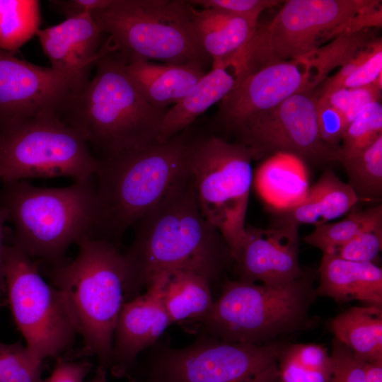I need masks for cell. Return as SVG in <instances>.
Instances as JSON below:
<instances>
[{
  "instance_id": "obj_1",
  "label": "cell",
  "mask_w": 382,
  "mask_h": 382,
  "mask_svg": "<svg viewBox=\"0 0 382 382\" xmlns=\"http://www.w3.org/2000/svg\"><path fill=\"white\" fill-rule=\"evenodd\" d=\"M133 227V241L122 253L125 302L161 274L191 271L212 283L234 265L226 241L203 216L190 177Z\"/></svg>"
},
{
  "instance_id": "obj_2",
  "label": "cell",
  "mask_w": 382,
  "mask_h": 382,
  "mask_svg": "<svg viewBox=\"0 0 382 382\" xmlns=\"http://www.w3.org/2000/svg\"><path fill=\"white\" fill-rule=\"evenodd\" d=\"M189 129L165 142L98 158L95 175L96 212L91 237L115 244L187 180L195 137Z\"/></svg>"
},
{
  "instance_id": "obj_3",
  "label": "cell",
  "mask_w": 382,
  "mask_h": 382,
  "mask_svg": "<svg viewBox=\"0 0 382 382\" xmlns=\"http://www.w3.org/2000/svg\"><path fill=\"white\" fill-rule=\"evenodd\" d=\"M317 274L306 270L281 285L226 279L210 311L187 323L195 324L198 335L224 342L262 345L290 340L318 323L310 314L318 296Z\"/></svg>"
},
{
  "instance_id": "obj_4",
  "label": "cell",
  "mask_w": 382,
  "mask_h": 382,
  "mask_svg": "<svg viewBox=\"0 0 382 382\" xmlns=\"http://www.w3.org/2000/svg\"><path fill=\"white\" fill-rule=\"evenodd\" d=\"M95 66L93 77L72 96L59 115L62 119L103 156L159 143L168 109L144 98L116 51L103 56Z\"/></svg>"
},
{
  "instance_id": "obj_5",
  "label": "cell",
  "mask_w": 382,
  "mask_h": 382,
  "mask_svg": "<svg viewBox=\"0 0 382 382\" xmlns=\"http://www.w3.org/2000/svg\"><path fill=\"white\" fill-rule=\"evenodd\" d=\"M0 207L13 228V245L57 266L70 245L91 236L96 212L93 178L63 187L25 180L3 184Z\"/></svg>"
},
{
  "instance_id": "obj_6",
  "label": "cell",
  "mask_w": 382,
  "mask_h": 382,
  "mask_svg": "<svg viewBox=\"0 0 382 382\" xmlns=\"http://www.w3.org/2000/svg\"><path fill=\"white\" fill-rule=\"evenodd\" d=\"M76 258L54 266V286L62 294L88 352L110 369L114 332L125 300L126 268L116 245L86 236Z\"/></svg>"
},
{
  "instance_id": "obj_7",
  "label": "cell",
  "mask_w": 382,
  "mask_h": 382,
  "mask_svg": "<svg viewBox=\"0 0 382 382\" xmlns=\"http://www.w3.org/2000/svg\"><path fill=\"white\" fill-rule=\"evenodd\" d=\"M192 8L185 0H111L91 14L125 57L206 64L210 58L197 37Z\"/></svg>"
},
{
  "instance_id": "obj_8",
  "label": "cell",
  "mask_w": 382,
  "mask_h": 382,
  "mask_svg": "<svg viewBox=\"0 0 382 382\" xmlns=\"http://www.w3.org/2000/svg\"><path fill=\"white\" fill-rule=\"evenodd\" d=\"M381 4L376 0H289L271 22L258 23L248 43L232 56L238 83L267 64L306 58L341 34L359 13Z\"/></svg>"
},
{
  "instance_id": "obj_9",
  "label": "cell",
  "mask_w": 382,
  "mask_h": 382,
  "mask_svg": "<svg viewBox=\"0 0 382 382\" xmlns=\"http://www.w3.org/2000/svg\"><path fill=\"white\" fill-rule=\"evenodd\" d=\"M253 160L248 147L214 133L195 135L190 146L188 173L198 205L233 257L245 231Z\"/></svg>"
},
{
  "instance_id": "obj_10",
  "label": "cell",
  "mask_w": 382,
  "mask_h": 382,
  "mask_svg": "<svg viewBox=\"0 0 382 382\" xmlns=\"http://www.w3.org/2000/svg\"><path fill=\"white\" fill-rule=\"evenodd\" d=\"M99 159L85 138L56 112H46L0 129V183L29 178H95Z\"/></svg>"
},
{
  "instance_id": "obj_11",
  "label": "cell",
  "mask_w": 382,
  "mask_h": 382,
  "mask_svg": "<svg viewBox=\"0 0 382 382\" xmlns=\"http://www.w3.org/2000/svg\"><path fill=\"white\" fill-rule=\"evenodd\" d=\"M289 342H229L202 334L182 348L158 341L148 349L150 375L153 382H280L279 357Z\"/></svg>"
},
{
  "instance_id": "obj_12",
  "label": "cell",
  "mask_w": 382,
  "mask_h": 382,
  "mask_svg": "<svg viewBox=\"0 0 382 382\" xmlns=\"http://www.w3.org/2000/svg\"><path fill=\"white\" fill-rule=\"evenodd\" d=\"M4 258L11 312L27 349L42 361L59 355L77 333L62 294L42 278L37 265L19 248L6 245Z\"/></svg>"
},
{
  "instance_id": "obj_13",
  "label": "cell",
  "mask_w": 382,
  "mask_h": 382,
  "mask_svg": "<svg viewBox=\"0 0 382 382\" xmlns=\"http://www.w3.org/2000/svg\"><path fill=\"white\" fill-rule=\"evenodd\" d=\"M318 88L298 93L239 126L230 134L248 147L254 160L288 154L305 164L326 166L338 151L325 144L318 127Z\"/></svg>"
},
{
  "instance_id": "obj_14",
  "label": "cell",
  "mask_w": 382,
  "mask_h": 382,
  "mask_svg": "<svg viewBox=\"0 0 382 382\" xmlns=\"http://www.w3.org/2000/svg\"><path fill=\"white\" fill-rule=\"evenodd\" d=\"M89 80L30 63L0 49V129L46 112L59 115Z\"/></svg>"
},
{
  "instance_id": "obj_15",
  "label": "cell",
  "mask_w": 382,
  "mask_h": 382,
  "mask_svg": "<svg viewBox=\"0 0 382 382\" xmlns=\"http://www.w3.org/2000/svg\"><path fill=\"white\" fill-rule=\"evenodd\" d=\"M321 83L318 71L308 58L267 64L244 78L221 100L215 124L231 134L289 97Z\"/></svg>"
},
{
  "instance_id": "obj_16",
  "label": "cell",
  "mask_w": 382,
  "mask_h": 382,
  "mask_svg": "<svg viewBox=\"0 0 382 382\" xmlns=\"http://www.w3.org/2000/svg\"><path fill=\"white\" fill-rule=\"evenodd\" d=\"M299 227L268 228L246 226L233 255L238 280L270 285L285 284L306 272L299 261Z\"/></svg>"
},
{
  "instance_id": "obj_17",
  "label": "cell",
  "mask_w": 382,
  "mask_h": 382,
  "mask_svg": "<svg viewBox=\"0 0 382 382\" xmlns=\"http://www.w3.org/2000/svg\"><path fill=\"white\" fill-rule=\"evenodd\" d=\"M169 273L154 278L146 291L125 302L116 323L110 369L123 376L137 362L140 353L159 341L171 325L163 303Z\"/></svg>"
},
{
  "instance_id": "obj_18",
  "label": "cell",
  "mask_w": 382,
  "mask_h": 382,
  "mask_svg": "<svg viewBox=\"0 0 382 382\" xmlns=\"http://www.w3.org/2000/svg\"><path fill=\"white\" fill-rule=\"evenodd\" d=\"M51 67L64 74L89 80V73L105 54L117 51L91 13L66 18L63 22L36 33Z\"/></svg>"
},
{
  "instance_id": "obj_19",
  "label": "cell",
  "mask_w": 382,
  "mask_h": 382,
  "mask_svg": "<svg viewBox=\"0 0 382 382\" xmlns=\"http://www.w3.org/2000/svg\"><path fill=\"white\" fill-rule=\"evenodd\" d=\"M120 55L127 74L141 95L148 103L160 108L179 103L207 74L205 64L199 62L159 64Z\"/></svg>"
},
{
  "instance_id": "obj_20",
  "label": "cell",
  "mask_w": 382,
  "mask_h": 382,
  "mask_svg": "<svg viewBox=\"0 0 382 382\" xmlns=\"http://www.w3.org/2000/svg\"><path fill=\"white\" fill-rule=\"evenodd\" d=\"M317 272L318 296L329 297L338 303L359 301L382 306V269L375 262L349 261L325 253Z\"/></svg>"
},
{
  "instance_id": "obj_21",
  "label": "cell",
  "mask_w": 382,
  "mask_h": 382,
  "mask_svg": "<svg viewBox=\"0 0 382 382\" xmlns=\"http://www.w3.org/2000/svg\"><path fill=\"white\" fill-rule=\"evenodd\" d=\"M359 200L352 188L327 168L295 206L275 211L273 226L328 223L347 213Z\"/></svg>"
},
{
  "instance_id": "obj_22",
  "label": "cell",
  "mask_w": 382,
  "mask_h": 382,
  "mask_svg": "<svg viewBox=\"0 0 382 382\" xmlns=\"http://www.w3.org/2000/svg\"><path fill=\"white\" fill-rule=\"evenodd\" d=\"M233 69L223 61L212 62V69L179 103L168 109L162 121L159 142H165L189 128L211 106L222 100L237 85Z\"/></svg>"
},
{
  "instance_id": "obj_23",
  "label": "cell",
  "mask_w": 382,
  "mask_h": 382,
  "mask_svg": "<svg viewBox=\"0 0 382 382\" xmlns=\"http://www.w3.org/2000/svg\"><path fill=\"white\" fill-rule=\"evenodd\" d=\"M253 181L261 198L275 211L295 206L309 189L306 164L288 154L265 158L256 170Z\"/></svg>"
},
{
  "instance_id": "obj_24",
  "label": "cell",
  "mask_w": 382,
  "mask_h": 382,
  "mask_svg": "<svg viewBox=\"0 0 382 382\" xmlns=\"http://www.w3.org/2000/svg\"><path fill=\"white\" fill-rule=\"evenodd\" d=\"M192 17L199 43L212 62L228 59L241 50L257 24L221 10L194 6Z\"/></svg>"
},
{
  "instance_id": "obj_25",
  "label": "cell",
  "mask_w": 382,
  "mask_h": 382,
  "mask_svg": "<svg viewBox=\"0 0 382 382\" xmlns=\"http://www.w3.org/2000/svg\"><path fill=\"white\" fill-rule=\"evenodd\" d=\"M328 328L362 361L382 359V306L351 307L331 318Z\"/></svg>"
},
{
  "instance_id": "obj_26",
  "label": "cell",
  "mask_w": 382,
  "mask_h": 382,
  "mask_svg": "<svg viewBox=\"0 0 382 382\" xmlns=\"http://www.w3.org/2000/svg\"><path fill=\"white\" fill-rule=\"evenodd\" d=\"M214 301L211 282L204 276L185 270L169 273L163 291V303L171 325L205 316Z\"/></svg>"
},
{
  "instance_id": "obj_27",
  "label": "cell",
  "mask_w": 382,
  "mask_h": 382,
  "mask_svg": "<svg viewBox=\"0 0 382 382\" xmlns=\"http://www.w3.org/2000/svg\"><path fill=\"white\" fill-rule=\"evenodd\" d=\"M280 382H330V352L323 345L288 342L279 361Z\"/></svg>"
},
{
  "instance_id": "obj_28",
  "label": "cell",
  "mask_w": 382,
  "mask_h": 382,
  "mask_svg": "<svg viewBox=\"0 0 382 382\" xmlns=\"http://www.w3.org/2000/svg\"><path fill=\"white\" fill-rule=\"evenodd\" d=\"M40 1L0 0V49L15 53L40 29Z\"/></svg>"
},
{
  "instance_id": "obj_29",
  "label": "cell",
  "mask_w": 382,
  "mask_h": 382,
  "mask_svg": "<svg viewBox=\"0 0 382 382\" xmlns=\"http://www.w3.org/2000/svg\"><path fill=\"white\" fill-rule=\"evenodd\" d=\"M349 185L359 200L379 201L382 196V136L352 157L340 160Z\"/></svg>"
},
{
  "instance_id": "obj_30",
  "label": "cell",
  "mask_w": 382,
  "mask_h": 382,
  "mask_svg": "<svg viewBox=\"0 0 382 382\" xmlns=\"http://www.w3.org/2000/svg\"><path fill=\"white\" fill-rule=\"evenodd\" d=\"M381 213V204L364 210L353 212L339 221L315 226L314 230L305 236L303 240L307 244L319 249L323 254L333 253Z\"/></svg>"
},
{
  "instance_id": "obj_31",
  "label": "cell",
  "mask_w": 382,
  "mask_h": 382,
  "mask_svg": "<svg viewBox=\"0 0 382 382\" xmlns=\"http://www.w3.org/2000/svg\"><path fill=\"white\" fill-rule=\"evenodd\" d=\"M370 31V29H366L341 33L306 57L318 71L322 83L331 71L342 66L374 40Z\"/></svg>"
},
{
  "instance_id": "obj_32",
  "label": "cell",
  "mask_w": 382,
  "mask_h": 382,
  "mask_svg": "<svg viewBox=\"0 0 382 382\" xmlns=\"http://www.w3.org/2000/svg\"><path fill=\"white\" fill-rule=\"evenodd\" d=\"M382 136V105L379 101L366 105L347 127L337 161L356 156Z\"/></svg>"
},
{
  "instance_id": "obj_33",
  "label": "cell",
  "mask_w": 382,
  "mask_h": 382,
  "mask_svg": "<svg viewBox=\"0 0 382 382\" xmlns=\"http://www.w3.org/2000/svg\"><path fill=\"white\" fill-rule=\"evenodd\" d=\"M42 362L21 343L0 341V382H43Z\"/></svg>"
},
{
  "instance_id": "obj_34",
  "label": "cell",
  "mask_w": 382,
  "mask_h": 382,
  "mask_svg": "<svg viewBox=\"0 0 382 382\" xmlns=\"http://www.w3.org/2000/svg\"><path fill=\"white\" fill-rule=\"evenodd\" d=\"M382 248V213L333 253L349 261L374 262Z\"/></svg>"
},
{
  "instance_id": "obj_35",
  "label": "cell",
  "mask_w": 382,
  "mask_h": 382,
  "mask_svg": "<svg viewBox=\"0 0 382 382\" xmlns=\"http://www.w3.org/2000/svg\"><path fill=\"white\" fill-rule=\"evenodd\" d=\"M319 96L342 113L348 126L366 105L380 101L381 88L374 84L357 88L337 87L319 91Z\"/></svg>"
},
{
  "instance_id": "obj_36",
  "label": "cell",
  "mask_w": 382,
  "mask_h": 382,
  "mask_svg": "<svg viewBox=\"0 0 382 382\" xmlns=\"http://www.w3.org/2000/svg\"><path fill=\"white\" fill-rule=\"evenodd\" d=\"M332 371L330 382H365V361L336 338L332 339L330 352Z\"/></svg>"
},
{
  "instance_id": "obj_37",
  "label": "cell",
  "mask_w": 382,
  "mask_h": 382,
  "mask_svg": "<svg viewBox=\"0 0 382 382\" xmlns=\"http://www.w3.org/2000/svg\"><path fill=\"white\" fill-rule=\"evenodd\" d=\"M192 6L201 8H214L243 17L257 23L261 13L282 2L277 0H190Z\"/></svg>"
},
{
  "instance_id": "obj_38",
  "label": "cell",
  "mask_w": 382,
  "mask_h": 382,
  "mask_svg": "<svg viewBox=\"0 0 382 382\" xmlns=\"http://www.w3.org/2000/svg\"><path fill=\"white\" fill-rule=\"evenodd\" d=\"M381 79L382 42L380 37L374 40L371 52L365 61L335 88H357L374 84L381 88Z\"/></svg>"
},
{
  "instance_id": "obj_39",
  "label": "cell",
  "mask_w": 382,
  "mask_h": 382,
  "mask_svg": "<svg viewBox=\"0 0 382 382\" xmlns=\"http://www.w3.org/2000/svg\"><path fill=\"white\" fill-rule=\"evenodd\" d=\"M318 127L322 141L338 151L347 123L342 113L320 96L318 102Z\"/></svg>"
},
{
  "instance_id": "obj_40",
  "label": "cell",
  "mask_w": 382,
  "mask_h": 382,
  "mask_svg": "<svg viewBox=\"0 0 382 382\" xmlns=\"http://www.w3.org/2000/svg\"><path fill=\"white\" fill-rule=\"evenodd\" d=\"M91 369L92 364L88 362L60 360L43 382H83Z\"/></svg>"
},
{
  "instance_id": "obj_41",
  "label": "cell",
  "mask_w": 382,
  "mask_h": 382,
  "mask_svg": "<svg viewBox=\"0 0 382 382\" xmlns=\"http://www.w3.org/2000/svg\"><path fill=\"white\" fill-rule=\"evenodd\" d=\"M111 0H55L49 3L66 18L92 13L107 7Z\"/></svg>"
},
{
  "instance_id": "obj_42",
  "label": "cell",
  "mask_w": 382,
  "mask_h": 382,
  "mask_svg": "<svg viewBox=\"0 0 382 382\" xmlns=\"http://www.w3.org/2000/svg\"><path fill=\"white\" fill-rule=\"evenodd\" d=\"M7 222L6 214L0 207V294L3 288L5 287L4 279V238H5V224Z\"/></svg>"
},
{
  "instance_id": "obj_43",
  "label": "cell",
  "mask_w": 382,
  "mask_h": 382,
  "mask_svg": "<svg viewBox=\"0 0 382 382\" xmlns=\"http://www.w3.org/2000/svg\"><path fill=\"white\" fill-rule=\"evenodd\" d=\"M364 371L365 382H382V359L365 362Z\"/></svg>"
},
{
  "instance_id": "obj_44",
  "label": "cell",
  "mask_w": 382,
  "mask_h": 382,
  "mask_svg": "<svg viewBox=\"0 0 382 382\" xmlns=\"http://www.w3.org/2000/svg\"><path fill=\"white\" fill-rule=\"evenodd\" d=\"M107 370L102 366H98L94 378L90 382H107Z\"/></svg>"
}]
</instances>
